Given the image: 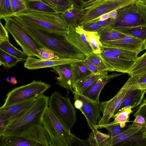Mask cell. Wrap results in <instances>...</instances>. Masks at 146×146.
I'll return each mask as SVG.
<instances>
[{"mask_svg": "<svg viewBox=\"0 0 146 146\" xmlns=\"http://www.w3.org/2000/svg\"><path fill=\"white\" fill-rule=\"evenodd\" d=\"M23 27L42 47L63 58L84 60L86 56L66 40L65 35L35 28L19 20Z\"/></svg>", "mask_w": 146, "mask_h": 146, "instance_id": "1", "label": "cell"}, {"mask_svg": "<svg viewBox=\"0 0 146 146\" xmlns=\"http://www.w3.org/2000/svg\"><path fill=\"white\" fill-rule=\"evenodd\" d=\"M49 98L44 94L38 97L33 105L25 113L8 124L0 134V138L14 136L33 125L42 124L43 117L48 107Z\"/></svg>", "mask_w": 146, "mask_h": 146, "instance_id": "2", "label": "cell"}, {"mask_svg": "<svg viewBox=\"0 0 146 146\" xmlns=\"http://www.w3.org/2000/svg\"><path fill=\"white\" fill-rule=\"evenodd\" d=\"M14 16L20 21L36 29L63 35L70 31L69 25L60 13L25 11Z\"/></svg>", "mask_w": 146, "mask_h": 146, "instance_id": "3", "label": "cell"}, {"mask_svg": "<svg viewBox=\"0 0 146 146\" xmlns=\"http://www.w3.org/2000/svg\"><path fill=\"white\" fill-rule=\"evenodd\" d=\"M44 131L49 146H71L73 134L67 131L48 107L42 120Z\"/></svg>", "mask_w": 146, "mask_h": 146, "instance_id": "4", "label": "cell"}, {"mask_svg": "<svg viewBox=\"0 0 146 146\" xmlns=\"http://www.w3.org/2000/svg\"><path fill=\"white\" fill-rule=\"evenodd\" d=\"M5 27L28 56L41 59L39 49L42 47L23 27L14 16L5 17Z\"/></svg>", "mask_w": 146, "mask_h": 146, "instance_id": "5", "label": "cell"}, {"mask_svg": "<svg viewBox=\"0 0 146 146\" xmlns=\"http://www.w3.org/2000/svg\"><path fill=\"white\" fill-rule=\"evenodd\" d=\"M133 3L137 4L146 8V1L144 0H106L82 9L78 25L83 26L93 21L103 14L118 10Z\"/></svg>", "mask_w": 146, "mask_h": 146, "instance_id": "6", "label": "cell"}, {"mask_svg": "<svg viewBox=\"0 0 146 146\" xmlns=\"http://www.w3.org/2000/svg\"><path fill=\"white\" fill-rule=\"evenodd\" d=\"M48 107L65 129L71 132L76 118L75 107L70 99L55 92L49 98Z\"/></svg>", "mask_w": 146, "mask_h": 146, "instance_id": "7", "label": "cell"}, {"mask_svg": "<svg viewBox=\"0 0 146 146\" xmlns=\"http://www.w3.org/2000/svg\"><path fill=\"white\" fill-rule=\"evenodd\" d=\"M117 11V17L110 25L114 29L146 24V8L142 6L133 3Z\"/></svg>", "mask_w": 146, "mask_h": 146, "instance_id": "8", "label": "cell"}, {"mask_svg": "<svg viewBox=\"0 0 146 146\" xmlns=\"http://www.w3.org/2000/svg\"><path fill=\"white\" fill-rule=\"evenodd\" d=\"M50 87V85L41 80L15 87L6 95L3 107L10 106L32 98H37Z\"/></svg>", "mask_w": 146, "mask_h": 146, "instance_id": "9", "label": "cell"}, {"mask_svg": "<svg viewBox=\"0 0 146 146\" xmlns=\"http://www.w3.org/2000/svg\"><path fill=\"white\" fill-rule=\"evenodd\" d=\"M135 80L131 76L116 94L110 100L101 102V111L103 115L98 125H104L108 123L121 105L129 90Z\"/></svg>", "mask_w": 146, "mask_h": 146, "instance_id": "10", "label": "cell"}, {"mask_svg": "<svg viewBox=\"0 0 146 146\" xmlns=\"http://www.w3.org/2000/svg\"><path fill=\"white\" fill-rule=\"evenodd\" d=\"M97 55L103 61L109 71L128 74L135 61L120 58L103 46L101 53Z\"/></svg>", "mask_w": 146, "mask_h": 146, "instance_id": "11", "label": "cell"}, {"mask_svg": "<svg viewBox=\"0 0 146 146\" xmlns=\"http://www.w3.org/2000/svg\"><path fill=\"white\" fill-rule=\"evenodd\" d=\"M73 94L74 100L79 99L83 102V105L80 111L86 117L90 129L95 126L102 118L100 114L101 102L92 100L81 94L74 92Z\"/></svg>", "mask_w": 146, "mask_h": 146, "instance_id": "12", "label": "cell"}, {"mask_svg": "<svg viewBox=\"0 0 146 146\" xmlns=\"http://www.w3.org/2000/svg\"><path fill=\"white\" fill-rule=\"evenodd\" d=\"M83 29V26L80 25L74 29L70 28L69 32L65 35V37L68 42L87 57L92 54L93 52Z\"/></svg>", "mask_w": 146, "mask_h": 146, "instance_id": "13", "label": "cell"}, {"mask_svg": "<svg viewBox=\"0 0 146 146\" xmlns=\"http://www.w3.org/2000/svg\"><path fill=\"white\" fill-rule=\"evenodd\" d=\"M83 60L70 58H62L58 59L43 60L33 57L28 56L24 67L29 70H36L46 68H52L59 65L70 64Z\"/></svg>", "mask_w": 146, "mask_h": 146, "instance_id": "14", "label": "cell"}, {"mask_svg": "<svg viewBox=\"0 0 146 146\" xmlns=\"http://www.w3.org/2000/svg\"><path fill=\"white\" fill-rule=\"evenodd\" d=\"M105 47L121 48L140 53L145 49L143 42L135 37L126 36L120 39L102 43Z\"/></svg>", "mask_w": 146, "mask_h": 146, "instance_id": "15", "label": "cell"}, {"mask_svg": "<svg viewBox=\"0 0 146 146\" xmlns=\"http://www.w3.org/2000/svg\"><path fill=\"white\" fill-rule=\"evenodd\" d=\"M36 98H30L10 106H1L0 114L8 119L10 123L25 113L33 105Z\"/></svg>", "mask_w": 146, "mask_h": 146, "instance_id": "16", "label": "cell"}, {"mask_svg": "<svg viewBox=\"0 0 146 146\" xmlns=\"http://www.w3.org/2000/svg\"><path fill=\"white\" fill-rule=\"evenodd\" d=\"M35 142L42 146H49L45 137L42 124H35L14 136Z\"/></svg>", "mask_w": 146, "mask_h": 146, "instance_id": "17", "label": "cell"}, {"mask_svg": "<svg viewBox=\"0 0 146 146\" xmlns=\"http://www.w3.org/2000/svg\"><path fill=\"white\" fill-rule=\"evenodd\" d=\"M146 92V90L138 88L135 79L134 83L128 91L121 105L115 114L127 107L131 106L133 108L140 105Z\"/></svg>", "mask_w": 146, "mask_h": 146, "instance_id": "18", "label": "cell"}, {"mask_svg": "<svg viewBox=\"0 0 146 146\" xmlns=\"http://www.w3.org/2000/svg\"><path fill=\"white\" fill-rule=\"evenodd\" d=\"M121 74L113 73L105 75L100 78L81 94L90 99L99 102L100 93L105 85L111 79Z\"/></svg>", "mask_w": 146, "mask_h": 146, "instance_id": "19", "label": "cell"}, {"mask_svg": "<svg viewBox=\"0 0 146 146\" xmlns=\"http://www.w3.org/2000/svg\"><path fill=\"white\" fill-rule=\"evenodd\" d=\"M52 68L55 70L58 76L55 79L56 83L60 87L66 89L68 91L73 92L72 81L71 69L70 64H64L55 66Z\"/></svg>", "mask_w": 146, "mask_h": 146, "instance_id": "20", "label": "cell"}, {"mask_svg": "<svg viewBox=\"0 0 146 146\" xmlns=\"http://www.w3.org/2000/svg\"><path fill=\"white\" fill-rule=\"evenodd\" d=\"M141 129L140 127L132 123L127 129L124 130L119 134L110 137L103 143L100 146H112L121 143Z\"/></svg>", "mask_w": 146, "mask_h": 146, "instance_id": "21", "label": "cell"}, {"mask_svg": "<svg viewBox=\"0 0 146 146\" xmlns=\"http://www.w3.org/2000/svg\"><path fill=\"white\" fill-rule=\"evenodd\" d=\"M107 71L99 74H92L78 82L74 86L73 92L82 94L103 76Z\"/></svg>", "mask_w": 146, "mask_h": 146, "instance_id": "22", "label": "cell"}, {"mask_svg": "<svg viewBox=\"0 0 146 146\" xmlns=\"http://www.w3.org/2000/svg\"><path fill=\"white\" fill-rule=\"evenodd\" d=\"M82 12V9L72 5L71 7L60 14L70 28L74 29L78 25V21Z\"/></svg>", "mask_w": 146, "mask_h": 146, "instance_id": "23", "label": "cell"}, {"mask_svg": "<svg viewBox=\"0 0 146 146\" xmlns=\"http://www.w3.org/2000/svg\"><path fill=\"white\" fill-rule=\"evenodd\" d=\"M70 65L73 89L74 85L78 82L92 73L81 62V61L72 63Z\"/></svg>", "mask_w": 146, "mask_h": 146, "instance_id": "24", "label": "cell"}, {"mask_svg": "<svg viewBox=\"0 0 146 146\" xmlns=\"http://www.w3.org/2000/svg\"><path fill=\"white\" fill-rule=\"evenodd\" d=\"M25 2L27 7L26 11L59 13L54 9L41 0H27Z\"/></svg>", "mask_w": 146, "mask_h": 146, "instance_id": "25", "label": "cell"}, {"mask_svg": "<svg viewBox=\"0 0 146 146\" xmlns=\"http://www.w3.org/2000/svg\"><path fill=\"white\" fill-rule=\"evenodd\" d=\"M96 31L99 35L102 43L118 39L126 36L110 26L102 27Z\"/></svg>", "mask_w": 146, "mask_h": 146, "instance_id": "26", "label": "cell"}, {"mask_svg": "<svg viewBox=\"0 0 146 146\" xmlns=\"http://www.w3.org/2000/svg\"><path fill=\"white\" fill-rule=\"evenodd\" d=\"M115 29L126 36L138 38L143 42L146 40V24Z\"/></svg>", "mask_w": 146, "mask_h": 146, "instance_id": "27", "label": "cell"}, {"mask_svg": "<svg viewBox=\"0 0 146 146\" xmlns=\"http://www.w3.org/2000/svg\"><path fill=\"white\" fill-rule=\"evenodd\" d=\"M0 146H42L36 142L23 138L12 136L4 138H0Z\"/></svg>", "mask_w": 146, "mask_h": 146, "instance_id": "28", "label": "cell"}, {"mask_svg": "<svg viewBox=\"0 0 146 146\" xmlns=\"http://www.w3.org/2000/svg\"><path fill=\"white\" fill-rule=\"evenodd\" d=\"M128 74L136 78L146 75V50L135 60Z\"/></svg>", "mask_w": 146, "mask_h": 146, "instance_id": "29", "label": "cell"}, {"mask_svg": "<svg viewBox=\"0 0 146 146\" xmlns=\"http://www.w3.org/2000/svg\"><path fill=\"white\" fill-rule=\"evenodd\" d=\"M83 31L92 48L93 53L97 55L100 54L101 52L102 44L100 40V36L98 32L96 31H87L83 28Z\"/></svg>", "mask_w": 146, "mask_h": 146, "instance_id": "30", "label": "cell"}, {"mask_svg": "<svg viewBox=\"0 0 146 146\" xmlns=\"http://www.w3.org/2000/svg\"><path fill=\"white\" fill-rule=\"evenodd\" d=\"M132 109L131 106L125 108L112 116V118L114 119L113 121L108 123L106 125H119L122 128H124L125 126L126 123L129 121V115L132 112Z\"/></svg>", "mask_w": 146, "mask_h": 146, "instance_id": "31", "label": "cell"}, {"mask_svg": "<svg viewBox=\"0 0 146 146\" xmlns=\"http://www.w3.org/2000/svg\"><path fill=\"white\" fill-rule=\"evenodd\" d=\"M90 129L92 132L88 138L90 146H100L103 143L110 137L108 134L100 132L95 126H92Z\"/></svg>", "mask_w": 146, "mask_h": 146, "instance_id": "32", "label": "cell"}, {"mask_svg": "<svg viewBox=\"0 0 146 146\" xmlns=\"http://www.w3.org/2000/svg\"><path fill=\"white\" fill-rule=\"evenodd\" d=\"M0 49L25 61L28 57L23 51L20 50L14 46L10 43L9 40H0Z\"/></svg>", "mask_w": 146, "mask_h": 146, "instance_id": "33", "label": "cell"}, {"mask_svg": "<svg viewBox=\"0 0 146 146\" xmlns=\"http://www.w3.org/2000/svg\"><path fill=\"white\" fill-rule=\"evenodd\" d=\"M25 60L18 58L0 49V65H2L5 68L9 69L15 66L19 62Z\"/></svg>", "mask_w": 146, "mask_h": 146, "instance_id": "34", "label": "cell"}, {"mask_svg": "<svg viewBox=\"0 0 146 146\" xmlns=\"http://www.w3.org/2000/svg\"><path fill=\"white\" fill-rule=\"evenodd\" d=\"M122 143L121 145L146 146V136L140 131Z\"/></svg>", "mask_w": 146, "mask_h": 146, "instance_id": "35", "label": "cell"}, {"mask_svg": "<svg viewBox=\"0 0 146 146\" xmlns=\"http://www.w3.org/2000/svg\"><path fill=\"white\" fill-rule=\"evenodd\" d=\"M47 4L59 13H61L71 7L70 0H41Z\"/></svg>", "mask_w": 146, "mask_h": 146, "instance_id": "36", "label": "cell"}, {"mask_svg": "<svg viewBox=\"0 0 146 146\" xmlns=\"http://www.w3.org/2000/svg\"><path fill=\"white\" fill-rule=\"evenodd\" d=\"M105 48L120 58L131 60L135 61L138 57V56L139 54L136 52L122 49Z\"/></svg>", "mask_w": 146, "mask_h": 146, "instance_id": "37", "label": "cell"}, {"mask_svg": "<svg viewBox=\"0 0 146 146\" xmlns=\"http://www.w3.org/2000/svg\"><path fill=\"white\" fill-rule=\"evenodd\" d=\"M12 16L10 0H0V19Z\"/></svg>", "mask_w": 146, "mask_h": 146, "instance_id": "38", "label": "cell"}, {"mask_svg": "<svg viewBox=\"0 0 146 146\" xmlns=\"http://www.w3.org/2000/svg\"><path fill=\"white\" fill-rule=\"evenodd\" d=\"M11 8L13 16H16L27 10L25 1L22 0H10Z\"/></svg>", "mask_w": 146, "mask_h": 146, "instance_id": "39", "label": "cell"}, {"mask_svg": "<svg viewBox=\"0 0 146 146\" xmlns=\"http://www.w3.org/2000/svg\"><path fill=\"white\" fill-rule=\"evenodd\" d=\"M86 58L101 72L108 71L107 67L104 63L96 54L93 53Z\"/></svg>", "mask_w": 146, "mask_h": 146, "instance_id": "40", "label": "cell"}, {"mask_svg": "<svg viewBox=\"0 0 146 146\" xmlns=\"http://www.w3.org/2000/svg\"><path fill=\"white\" fill-rule=\"evenodd\" d=\"M95 127L97 129L106 128L110 137L117 135L124 131L123 128L121 127L119 125H99L97 124Z\"/></svg>", "mask_w": 146, "mask_h": 146, "instance_id": "41", "label": "cell"}, {"mask_svg": "<svg viewBox=\"0 0 146 146\" xmlns=\"http://www.w3.org/2000/svg\"><path fill=\"white\" fill-rule=\"evenodd\" d=\"M41 59L43 60L56 59L62 57L54 52L46 48L41 47L38 51Z\"/></svg>", "mask_w": 146, "mask_h": 146, "instance_id": "42", "label": "cell"}, {"mask_svg": "<svg viewBox=\"0 0 146 146\" xmlns=\"http://www.w3.org/2000/svg\"><path fill=\"white\" fill-rule=\"evenodd\" d=\"M133 123L141 128V131L144 132L146 131V122L144 118L140 115H137L133 121Z\"/></svg>", "mask_w": 146, "mask_h": 146, "instance_id": "43", "label": "cell"}, {"mask_svg": "<svg viewBox=\"0 0 146 146\" xmlns=\"http://www.w3.org/2000/svg\"><path fill=\"white\" fill-rule=\"evenodd\" d=\"M81 62L93 74H99L101 72L96 67L86 58Z\"/></svg>", "mask_w": 146, "mask_h": 146, "instance_id": "44", "label": "cell"}, {"mask_svg": "<svg viewBox=\"0 0 146 146\" xmlns=\"http://www.w3.org/2000/svg\"><path fill=\"white\" fill-rule=\"evenodd\" d=\"M138 115L143 117L146 122V98L143 100L137 110L134 113L133 116L135 117Z\"/></svg>", "mask_w": 146, "mask_h": 146, "instance_id": "45", "label": "cell"}, {"mask_svg": "<svg viewBox=\"0 0 146 146\" xmlns=\"http://www.w3.org/2000/svg\"><path fill=\"white\" fill-rule=\"evenodd\" d=\"M82 26L85 30L89 31H96L102 28L95 22L89 23Z\"/></svg>", "mask_w": 146, "mask_h": 146, "instance_id": "46", "label": "cell"}, {"mask_svg": "<svg viewBox=\"0 0 146 146\" xmlns=\"http://www.w3.org/2000/svg\"><path fill=\"white\" fill-rule=\"evenodd\" d=\"M135 77L138 88L146 90V75L138 78Z\"/></svg>", "mask_w": 146, "mask_h": 146, "instance_id": "47", "label": "cell"}, {"mask_svg": "<svg viewBox=\"0 0 146 146\" xmlns=\"http://www.w3.org/2000/svg\"><path fill=\"white\" fill-rule=\"evenodd\" d=\"M73 144L79 146H90L88 139L84 140L80 139L73 134Z\"/></svg>", "mask_w": 146, "mask_h": 146, "instance_id": "48", "label": "cell"}, {"mask_svg": "<svg viewBox=\"0 0 146 146\" xmlns=\"http://www.w3.org/2000/svg\"><path fill=\"white\" fill-rule=\"evenodd\" d=\"M8 32L1 23L0 22V40H9Z\"/></svg>", "mask_w": 146, "mask_h": 146, "instance_id": "49", "label": "cell"}, {"mask_svg": "<svg viewBox=\"0 0 146 146\" xmlns=\"http://www.w3.org/2000/svg\"><path fill=\"white\" fill-rule=\"evenodd\" d=\"M113 19H111L110 18L108 19L104 20H97L95 22L99 25L102 27L108 26H110L112 24Z\"/></svg>", "mask_w": 146, "mask_h": 146, "instance_id": "50", "label": "cell"}, {"mask_svg": "<svg viewBox=\"0 0 146 146\" xmlns=\"http://www.w3.org/2000/svg\"><path fill=\"white\" fill-rule=\"evenodd\" d=\"M71 4L74 7L82 9L85 8L84 2L83 0H70Z\"/></svg>", "mask_w": 146, "mask_h": 146, "instance_id": "51", "label": "cell"}, {"mask_svg": "<svg viewBox=\"0 0 146 146\" xmlns=\"http://www.w3.org/2000/svg\"><path fill=\"white\" fill-rule=\"evenodd\" d=\"M83 105L82 101L79 99H76L75 100L74 102V107L79 110L81 109Z\"/></svg>", "mask_w": 146, "mask_h": 146, "instance_id": "52", "label": "cell"}, {"mask_svg": "<svg viewBox=\"0 0 146 146\" xmlns=\"http://www.w3.org/2000/svg\"><path fill=\"white\" fill-rule=\"evenodd\" d=\"M109 18V13L103 14L97 18L93 22L97 20H104L108 19Z\"/></svg>", "mask_w": 146, "mask_h": 146, "instance_id": "53", "label": "cell"}, {"mask_svg": "<svg viewBox=\"0 0 146 146\" xmlns=\"http://www.w3.org/2000/svg\"><path fill=\"white\" fill-rule=\"evenodd\" d=\"M109 18L112 19H115L117 15V10H114L109 13Z\"/></svg>", "mask_w": 146, "mask_h": 146, "instance_id": "54", "label": "cell"}, {"mask_svg": "<svg viewBox=\"0 0 146 146\" xmlns=\"http://www.w3.org/2000/svg\"><path fill=\"white\" fill-rule=\"evenodd\" d=\"M9 83H11L13 84H15L17 83V81L15 77H11L10 78Z\"/></svg>", "mask_w": 146, "mask_h": 146, "instance_id": "55", "label": "cell"}, {"mask_svg": "<svg viewBox=\"0 0 146 146\" xmlns=\"http://www.w3.org/2000/svg\"><path fill=\"white\" fill-rule=\"evenodd\" d=\"M10 78L7 77L4 80L9 83V81L10 80Z\"/></svg>", "mask_w": 146, "mask_h": 146, "instance_id": "56", "label": "cell"}, {"mask_svg": "<svg viewBox=\"0 0 146 146\" xmlns=\"http://www.w3.org/2000/svg\"><path fill=\"white\" fill-rule=\"evenodd\" d=\"M145 49L146 50V40L143 42Z\"/></svg>", "mask_w": 146, "mask_h": 146, "instance_id": "57", "label": "cell"}, {"mask_svg": "<svg viewBox=\"0 0 146 146\" xmlns=\"http://www.w3.org/2000/svg\"><path fill=\"white\" fill-rule=\"evenodd\" d=\"M90 0H83V1H84V3L87 2L89 1Z\"/></svg>", "mask_w": 146, "mask_h": 146, "instance_id": "58", "label": "cell"}, {"mask_svg": "<svg viewBox=\"0 0 146 146\" xmlns=\"http://www.w3.org/2000/svg\"><path fill=\"white\" fill-rule=\"evenodd\" d=\"M143 133L144 135L146 136V131L144 132H143Z\"/></svg>", "mask_w": 146, "mask_h": 146, "instance_id": "59", "label": "cell"}, {"mask_svg": "<svg viewBox=\"0 0 146 146\" xmlns=\"http://www.w3.org/2000/svg\"><path fill=\"white\" fill-rule=\"evenodd\" d=\"M23 0V1H27V0Z\"/></svg>", "mask_w": 146, "mask_h": 146, "instance_id": "60", "label": "cell"}, {"mask_svg": "<svg viewBox=\"0 0 146 146\" xmlns=\"http://www.w3.org/2000/svg\"></svg>", "mask_w": 146, "mask_h": 146, "instance_id": "61", "label": "cell"}]
</instances>
